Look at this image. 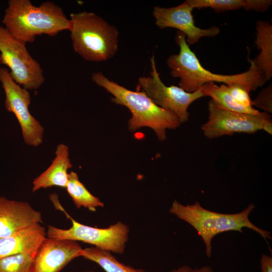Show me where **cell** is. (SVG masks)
<instances>
[{
  "instance_id": "22",
  "label": "cell",
  "mask_w": 272,
  "mask_h": 272,
  "mask_svg": "<svg viewBox=\"0 0 272 272\" xmlns=\"http://www.w3.org/2000/svg\"><path fill=\"white\" fill-rule=\"evenodd\" d=\"M221 86L240 104L246 107L252 106V100L249 95L250 92L243 86L238 84H223Z\"/></svg>"
},
{
  "instance_id": "12",
  "label": "cell",
  "mask_w": 272,
  "mask_h": 272,
  "mask_svg": "<svg viewBox=\"0 0 272 272\" xmlns=\"http://www.w3.org/2000/svg\"><path fill=\"white\" fill-rule=\"evenodd\" d=\"M82 249L75 241L46 237L35 255L31 272H59L81 256Z\"/></svg>"
},
{
  "instance_id": "4",
  "label": "cell",
  "mask_w": 272,
  "mask_h": 272,
  "mask_svg": "<svg viewBox=\"0 0 272 272\" xmlns=\"http://www.w3.org/2000/svg\"><path fill=\"white\" fill-rule=\"evenodd\" d=\"M254 204L249 205L242 211L235 214H223L208 210L198 201L192 205H183L175 200L169 213L187 222L193 227L201 237L207 256L212 254V241L217 235L227 231L243 233L242 229L247 228L259 234L265 241L271 239V233L256 226L249 219L254 210Z\"/></svg>"
},
{
  "instance_id": "14",
  "label": "cell",
  "mask_w": 272,
  "mask_h": 272,
  "mask_svg": "<svg viewBox=\"0 0 272 272\" xmlns=\"http://www.w3.org/2000/svg\"><path fill=\"white\" fill-rule=\"evenodd\" d=\"M46 237L45 228L37 224L10 236L0 238V258L21 253L35 255Z\"/></svg>"
},
{
  "instance_id": "20",
  "label": "cell",
  "mask_w": 272,
  "mask_h": 272,
  "mask_svg": "<svg viewBox=\"0 0 272 272\" xmlns=\"http://www.w3.org/2000/svg\"><path fill=\"white\" fill-rule=\"evenodd\" d=\"M34 257L21 253L0 258V272H31Z\"/></svg>"
},
{
  "instance_id": "6",
  "label": "cell",
  "mask_w": 272,
  "mask_h": 272,
  "mask_svg": "<svg viewBox=\"0 0 272 272\" xmlns=\"http://www.w3.org/2000/svg\"><path fill=\"white\" fill-rule=\"evenodd\" d=\"M56 208L61 209L71 220L72 226L62 229L48 226L46 237L49 238L71 240L89 243L94 247L110 252L122 254L128 239L129 227L120 221L105 228H98L81 224L69 215L59 202L58 198L52 201Z\"/></svg>"
},
{
  "instance_id": "13",
  "label": "cell",
  "mask_w": 272,
  "mask_h": 272,
  "mask_svg": "<svg viewBox=\"0 0 272 272\" xmlns=\"http://www.w3.org/2000/svg\"><path fill=\"white\" fill-rule=\"evenodd\" d=\"M43 222L41 214L26 201L0 196V238Z\"/></svg>"
},
{
  "instance_id": "8",
  "label": "cell",
  "mask_w": 272,
  "mask_h": 272,
  "mask_svg": "<svg viewBox=\"0 0 272 272\" xmlns=\"http://www.w3.org/2000/svg\"><path fill=\"white\" fill-rule=\"evenodd\" d=\"M150 76L138 79L139 86L158 106L175 114L181 123L187 121L189 113L188 108L195 100L205 97L201 87L192 93L186 92L179 86L165 85L158 72L155 56L150 58Z\"/></svg>"
},
{
  "instance_id": "16",
  "label": "cell",
  "mask_w": 272,
  "mask_h": 272,
  "mask_svg": "<svg viewBox=\"0 0 272 272\" xmlns=\"http://www.w3.org/2000/svg\"><path fill=\"white\" fill-rule=\"evenodd\" d=\"M255 28V43L260 52L254 60L268 81L272 77V26L268 21L259 20Z\"/></svg>"
},
{
  "instance_id": "24",
  "label": "cell",
  "mask_w": 272,
  "mask_h": 272,
  "mask_svg": "<svg viewBox=\"0 0 272 272\" xmlns=\"http://www.w3.org/2000/svg\"><path fill=\"white\" fill-rule=\"evenodd\" d=\"M271 5V0H247V5L245 10L264 12L266 11Z\"/></svg>"
},
{
  "instance_id": "27",
  "label": "cell",
  "mask_w": 272,
  "mask_h": 272,
  "mask_svg": "<svg viewBox=\"0 0 272 272\" xmlns=\"http://www.w3.org/2000/svg\"><path fill=\"white\" fill-rule=\"evenodd\" d=\"M263 130L267 132L270 134L272 133V120H270L266 122L263 127Z\"/></svg>"
},
{
  "instance_id": "3",
  "label": "cell",
  "mask_w": 272,
  "mask_h": 272,
  "mask_svg": "<svg viewBox=\"0 0 272 272\" xmlns=\"http://www.w3.org/2000/svg\"><path fill=\"white\" fill-rule=\"evenodd\" d=\"M91 79L113 96L111 98L113 102L129 110L131 117L128 120V127L131 131L149 127L162 141L166 139L167 129H175L181 124L177 116L157 105L143 91L127 89L110 80L100 72L93 73Z\"/></svg>"
},
{
  "instance_id": "9",
  "label": "cell",
  "mask_w": 272,
  "mask_h": 272,
  "mask_svg": "<svg viewBox=\"0 0 272 272\" xmlns=\"http://www.w3.org/2000/svg\"><path fill=\"white\" fill-rule=\"evenodd\" d=\"M0 82L5 93V107L13 113L21 128L26 144L37 147L43 142L44 128L29 110L30 94L21 87L12 78L9 70L0 67Z\"/></svg>"
},
{
  "instance_id": "25",
  "label": "cell",
  "mask_w": 272,
  "mask_h": 272,
  "mask_svg": "<svg viewBox=\"0 0 272 272\" xmlns=\"http://www.w3.org/2000/svg\"><path fill=\"white\" fill-rule=\"evenodd\" d=\"M171 272H214L213 268L208 265L200 268H192L188 265H182L176 269L172 270Z\"/></svg>"
},
{
  "instance_id": "2",
  "label": "cell",
  "mask_w": 272,
  "mask_h": 272,
  "mask_svg": "<svg viewBox=\"0 0 272 272\" xmlns=\"http://www.w3.org/2000/svg\"><path fill=\"white\" fill-rule=\"evenodd\" d=\"M2 23L17 40L26 44L32 43L37 36H54L69 30L70 19L62 8L53 2L46 1L39 6L29 0H10Z\"/></svg>"
},
{
  "instance_id": "19",
  "label": "cell",
  "mask_w": 272,
  "mask_h": 272,
  "mask_svg": "<svg viewBox=\"0 0 272 272\" xmlns=\"http://www.w3.org/2000/svg\"><path fill=\"white\" fill-rule=\"evenodd\" d=\"M81 256L99 264L106 272H147L120 262L111 254L96 247L82 249Z\"/></svg>"
},
{
  "instance_id": "26",
  "label": "cell",
  "mask_w": 272,
  "mask_h": 272,
  "mask_svg": "<svg viewBox=\"0 0 272 272\" xmlns=\"http://www.w3.org/2000/svg\"><path fill=\"white\" fill-rule=\"evenodd\" d=\"M261 272H272V256L262 254L260 260Z\"/></svg>"
},
{
  "instance_id": "10",
  "label": "cell",
  "mask_w": 272,
  "mask_h": 272,
  "mask_svg": "<svg viewBox=\"0 0 272 272\" xmlns=\"http://www.w3.org/2000/svg\"><path fill=\"white\" fill-rule=\"evenodd\" d=\"M209 116L201 126L203 135L209 139L235 133H254L263 130L271 115L260 112L257 114L242 113L223 108L212 99L208 103Z\"/></svg>"
},
{
  "instance_id": "23",
  "label": "cell",
  "mask_w": 272,
  "mask_h": 272,
  "mask_svg": "<svg viewBox=\"0 0 272 272\" xmlns=\"http://www.w3.org/2000/svg\"><path fill=\"white\" fill-rule=\"evenodd\" d=\"M252 106H255L270 114L272 113V86L271 84L262 89L256 97L252 100Z\"/></svg>"
},
{
  "instance_id": "21",
  "label": "cell",
  "mask_w": 272,
  "mask_h": 272,
  "mask_svg": "<svg viewBox=\"0 0 272 272\" xmlns=\"http://www.w3.org/2000/svg\"><path fill=\"white\" fill-rule=\"evenodd\" d=\"M193 8L201 9L210 8L215 12H222L246 9L247 0H187Z\"/></svg>"
},
{
  "instance_id": "1",
  "label": "cell",
  "mask_w": 272,
  "mask_h": 272,
  "mask_svg": "<svg viewBox=\"0 0 272 272\" xmlns=\"http://www.w3.org/2000/svg\"><path fill=\"white\" fill-rule=\"evenodd\" d=\"M175 40L179 47V52L170 55L166 63L170 69L171 76L180 79L179 87L186 92H194L207 83L219 82L225 85L240 84L250 92L262 86L266 82L254 59L248 58L250 66L243 73L234 75L215 74L202 66L182 33L178 31Z\"/></svg>"
},
{
  "instance_id": "15",
  "label": "cell",
  "mask_w": 272,
  "mask_h": 272,
  "mask_svg": "<svg viewBox=\"0 0 272 272\" xmlns=\"http://www.w3.org/2000/svg\"><path fill=\"white\" fill-rule=\"evenodd\" d=\"M55 157L48 168L34 179L32 191L52 186L65 188L68 182L67 171L72 167L68 147L59 144L55 152Z\"/></svg>"
},
{
  "instance_id": "18",
  "label": "cell",
  "mask_w": 272,
  "mask_h": 272,
  "mask_svg": "<svg viewBox=\"0 0 272 272\" xmlns=\"http://www.w3.org/2000/svg\"><path fill=\"white\" fill-rule=\"evenodd\" d=\"M204 96L210 97L219 105L227 110L250 114H257L260 112L253 107H246L238 103L221 85L215 83H209L201 87Z\"/></svg>"
},
{
  "instance_id": "28",
  "label": "cell",
  "mask_w": 272,
  "mask_h": 272,
  "mask_svg": "<svg viewBox=\"0 0 272 272\" xmlns=\"http://www.w3.org/2000/svg\"><path fill=\"white\" fill-rule=\"evenodd\" d=\"M84 272H94L93 271H84Z\"/></svg>"
},
{
  "instance_id": "11",
  "label": "cell",
  "mask_w": 272,
  "mask_h": 272,
  "mask_svg": "<svg viewBox=\"0 0 272 272\" xmlns=\"http://www.w3.org/2000/svg\"><path fill=\"white\" fill-rule=\"evenodd\" d=\"M194 9L187 0L173 7H154L153 16L155 24L160 29L173 28L185 36L187 43L192 45L198 42L203 37H214L220 30L217 26L202 29L195 25L192 12Z\"/></svg>"
},
{
  "instance_id": "17",
  "label": "cell",
  "mask_w": 272,
  "mask_h": 272,
  "mask_svg": "<svg viewBox=\"0 0 272 272\" xmlns=\"http://www.w3.org/2000/svg\"><path fill=\"white\" fill-rule=\"evenodd\" d=\"M65 188L78 209L83 207L94 212L97 208L104 207V203L80 181L76 172L72 171L69 173Z\"/></svg>"
},
{
  "instance_id": "29",
  "label": "cell",
  "mask_w": 272,
  "mask_h": 272,
  "mask_svg": "<svg viewBox=\"0 0 272 272\" xmlns=\"http://www.w3.org/2000/svg\"><path fill=\"white\" fill-rule=\"evenodd\" d=\"M226 272H228V271H226Z\"/></svg>"
},
{
  "instance_id": "5",
  "label": "cell",
  "mask_w": 272,
  "mask_h": 272,
  "mask_svg": "<svg viewBox=\"0 0 272 272\" xmlns=\"http://www.w3.org/2000/svg\"><path fill=\"white\" fill-rule=\"evenodd\" d=\"M69 31L74 51L86 60L105 61L118 50L119 32L96 14L83 11L72 13Z\"/></svg>"
},
{
  "instance_id": "7",
  "label": "cell",
  "mask_w": 272,
  "mask_h": 272,
  "mask_svg": "<svg viewBox=\"0 0 272 272\" xmlns=\"http://www.w3.org/2000/svg\"><path fill=\"white\" fill-rule=\"evenodd\" d=\"M0 63L8 66L15 82L28 90L38 89L45 81L43 69L29 53L26 44L1 25Z\"/></svg>"
}]
</instances>
